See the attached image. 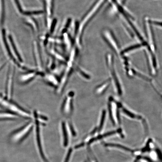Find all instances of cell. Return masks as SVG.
<instances>
[{
    "instance_id": "8fae6325",
    "label": "cell",
    "mask_w": 162,
    "mask_h": 162,
    "mask_svg": "<svg viewBox=\"0 0 162 162\" xmlns=\"http://www.w3.org/2000/svg\"><path fill=\"white\" fill-rule=\"evenodd\" d=\"M61 130L63 138V141H64V144L65 146H66L68 144V135L66 124L64 121L62 122L61 123Z\"/></svg>"
},
{
    "instance_id": "5b68a950",
    "label": "cell",
    "mask_w": 162,
    "mask_h": 162,
    "mask_svg": "<svg viewBox=\"0 0 162 162\" xmlns=\"http://www.w3.org/2000/svg\"><path fill=\"white\" fill-rule=\"evenodd\" d=\"M34 126V124L32 123H30L24 127L20 130L14 134L13 136V139L14 140H20L24 139L28 134L30 131H31L32 129Z\"/></svg>"
},
{
    "instance_id": "e0dca14e",
    "label": "cell",
    "mask_w": 162,
    "mask_h": 162,
    "mask_svg": "<svg viewBox=\"0 0 162 162\" xmlns=\"http://www.w3.org/2000/svg\"><path fill=\"white\" fill-rule=\"evenodd\" d=\"M106 114V111H104L102 113L101 118L100 121V125H99V130L101 131L102 128H103L104 123L105 119Z\"/></svg>"
},
{
    "instance_id": "ffe728a7",
    "label": "cell",
    "mask_w": 162,
    "mask_h": 162,
    "mask_svg": "<svg viewBox=\"0 0 162 162\" xmlns=\"http://www.w3.org/2000/svg\"><path fill=\"white\" fill-rule=\"evenodd\" d=\"M77 69L78 72H79V74H80L81 75H82V77L85 78V79H90V77L89 76L88 74H86L85 72L82 71L80 68H78Z\"/></svg>"
},
{
    "instance_id": "7c38bea8",
    "label": "cell",
    "mask_w": 162,
    "mask_h": 162,
    "mask_svg": "<svg viewBox=\"0 0 162 162\" xmlns=\"http://www.w3.org/2000/svg\"><path fill=\"white\" fill-rule=\"evenodd\" d=\"M5 18V4L4 0H0V26L3 24Z\"/></svg>"
},
{
    "instance_id": "ac0fdd59",
    "label": "cell",
    "mask_w": 162,
    "mask_h": 162,
    "mask_svg": "<svg viewBox=\"0 0 162 162\" xmlns=\"http://www.w3.org/2000/svg\"><path fill=\"white\" fill-rule=\"evenodd\" d=\"M14 1L18 11H19L20 13H23L24 11L23 10L22 5H21L20 3L19 0H14Z\"/></svg>"
},
{
    "instance_id": "7402d4cb",
    "label": "cell",
    "mask_w": 162,
    "mask_h": 162,
    "mask_svg": "<svg viewBox=\"0 0 162 162\" xmlns=\"http://www.w3.org/2000/svg\"><path fill=\"white\" fill-rule=\"evenodd\" d=\"M3 66H1V67H0V70H1V69L2 68V67Z\"/></svg>"
},
{
    "instance_id": "6da1fadb",
    "label": "cell",
    "mask_w": 162,
    "mask_h": 162,
    "mask_svg": "<svg viewBox=\"0 0 162 162\" xmlns=\"http://www.w3.org/2000/svg\"><path fill=\"white\" fill-rule=\"evenodd\" d=\"M105 0H99L98 2L94 5L92 8L90 10L87 14H86L85 16L84 17L83 19L82 20V22L80 25L79 28L78 29V33L79 35L77 37V42H80V39L81 38V35H82V32L84 29L85 27L87 24L89 22L92 17L95 15L97 12L98 11L99 9L100 8L101 6L103 5V3L104 2Z\"/></svg>"
},
{
    "instance_id": "4fadbf2b",
    "label": "cell",
    "mask_w": 162,
    "mask_h": 162,
    "mask_svg": "<svg viewBox=\"0 0 162 162\" xmlns=\"http://www.w3.org/2000/svg\"><path fill=\"white\" fill-rule=\"evenodd\" d=\"M46 78L47 83L51 86L54 87L58 86V80L54 75L48 74Z\"/></svg>"
},
{
    "instance_id": "5bb4252c",
    "label": "cell",
    "mask_w": 162,
    "mask_h": 162,
    "mask_svg": "<svg viewBox=\"0 0 162 162\" xmlns=\"http://www.w3.org/2000/svg\"><path fill=\"white\" fill-rule=\"evenodd\" d=\"M149 22H147V25H146V30L147 31V37H148V39L149 40V42L151 43V46H153L154 45V37L153 36L152 31V29H151V26L149 24Z\"/></svg>"
},
{
    "instance_id": "9a60e30c",
    "label": "cell",
    "mask_w": 162,
    "mask_h": 162,
    "mask_svg": "<svg viewBox=\"0 0 162 162\" xmlns=\"http://www.w3.org/2000/svg\"><path fill=\"white\" fill-rule=\"evenodd\" d=\"M17 118L16 115L7 113L0 112V119H13Z\"/></svg>"
},
{
    "instance_id": "7a4b0ae2",
    "label": "cell",
    "mask_w": 162,
    "mask_h": 162,
    "mask_svg": "<svg viewBox=\"0 0 162 162\" xmlns=\"http://www.w3.org/2000/svg\"><path fill=\"white\" fill-rule=\"evenodd\" d=\"M0 104L5 108L12 111L13 112L15 113L17 115L23 117V118H27V119H30L31 118L30 114L27 111L21 108L18 106L14 104L11 103L6 99H4L1 96H0Z\"/></svg>"
},
{
    "instance_id": "8992f818",
    "label": "cell",
    "mask_w": 162,
    "mask_h": 162,
    "mask_svg": "<svg viewBox=\"0 0 162 162\" xmlns=\"http://www.w3.org/2000/svg\"><path fill=\"white\" fill-rule=\"evenodd\" d=\"M104 35L105 39H106V42H108L109 46H111V49L115 51V52H117L118 51L119 48L118 43L115 39V37L111 32H104Z\"/></svg>"
},
{
    "instance_id": "d6986e66",
    "label": "cell",
    "mask_w": 162,
    "mask_h": 162,
    "mask_svg": "<svg viewBox=\"0 0 162 162\" xmlns=\"http://www.w3.org/2000/svg\"><path fill=\"white\" fill-rule=\"evenodd\" d=\"M123 111L125 113L127 114V115H128V116H129L131 118H137V119H140V118L139 117V116H137L131 113L129 111H127V110L123 108Z\"/></svg>"
},
{
    "instance_id": "9c48e42d",
    "label": "cell",
    "mask_w": 162,
    "mask_h": 162,
    "mask_svg": "<svg viewBox=\"0 0 162 162\" xmlns=\"http://www.w3.org/2000/svg\"><path fill=\"white\" fill-rule=\"evenodd\" d=\"M45 10L47 15L51 17L52 14L54 7V0H46L45 2Z\"/></svg>"
},
{
    "instance_id": "277c9868",
    "label": "cell",
    "mask_w": 162,
    "mask_h": 162,
    "mask_svg": "<svg viewBox=\"0 0 162 162\" xmlns=\"http://www.w3.org/2000/svg\"><path fill=\"white\" fill-rule=\"evenodd\" d=\"M2 38L4 47H5V51H6L8 56H9L10 59L12 61H13V62L15 64V63L16 64L18 65V66H19V62L16 59L15 57L14 56V54H13L12 51L10 43L8 42L7 37H6V31H5L4 29H3L2 30Z\"/></svg>"
},
{
    "instance_id": "30bf717a",
    "label": "cell",
    "mask_w": 162,
    "mask_h": 162,
    "mask_svg": "<svg viewBox=\"0 0 162 162\" xmlns=\"http://www.w3.org/2000/svg\"><path fill=\"white\" fill-rule=\"evenodd\" d=\"M37 73L35 72L32 71L26 74L22 75L21 77V80L23 83H27L32 80L36 75Z\"/></svg>"
},
{
    "instance_id": "3957f363",
    "label": "cell",
    "mask_w": 162,
    "mask_h": 162,
    "mask_svg": "<svg viewBox=\"0 0 162 162\" xmlns=\"http://www.w3.org/2000/svg\"><path fill=\"white\" fill-rule=\"evenodd\" d=\"M74 93L70 92L65 98L62 104L61 111L63 115L69 117L71 116L73 111Z\"/></svg>"
},
{
    "instance_id": "2e32d148",
    "label": "cell",
    "mask_w": 162,
    "mask_h": 162,
    "mask_svg": "<svg viewBox=\"0 0 162 162\" xmlns=\"http://www.w3.org/2000/svg\"><path fill=\"white\" fill-rule=\"evenodd\" d=\"M141 45H142L140 44H137L135 45V46H131V47L127 48V49L123 50V52H122V53H123V54H124V53L128 52L134 50V49H137L138 48H139L141 46Z\"/></svg>"
},
{
    "instance_id": "ba28073f",
    "label": "cell",
    "mask_w": 162,
    "mask_h": 162,
    "mask_svg": "<svg viewBox=\"0 0 162 162\" xmlns=\"http://www.w3.org/2000/svg\"><path fill=\"white\" fill-rule=\"evenodd\" d=\"M8 39L9 41V43L11 46V48H12V51L13 50V54H15V57H16V58L18 62H23V60L22 58V57H21L20 55V53L18 52V50L17 49L16 46L14 42V39H13V37L11 35H10L8 36Z\"/></svg>"
},
{
    "instance_id": "52a82bcc",
    "label": "cell",
    "mask_w": 162,
    "mask_h": 162,
    "mask_svg": "<svg viewBox=\"0 0 162 162\" xmlns=\"http://www.w3.org/2000/svg\"><path fill=\"white\" fill-rule=\"evenodd\" d=\"M34 52L35 58L36 63L37 67L39 70L40 72L42 71V63L41 60L40 56L39 50H38L37 42H35L34 44Z\"/></svg>"
},
{
    "instance_id": "44dd1931",
    "label": "cell",
    "mask_w": 162,
    "mask_h": 162,
    "mask_svg": "<svg viewBox=\"0 0 162 162\" xmlns=\"http://www.w3.org/2000/svg\"><path fill=\"white\" fill-rule=\"evenodd\" d=\"M153 23L155 25H158V26H162V22H153Z\"/></svg>"
}]
</instances>
